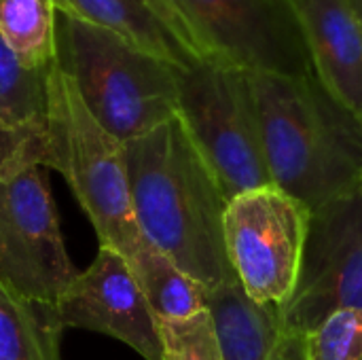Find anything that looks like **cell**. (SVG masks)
Listing matches in <instances>:
<instances>
[{
	"instance_id": "obj_1",
	"label": "cell",
	"mask_w": 362,
	"mask_h": 360,
	"mask_svg": "<svg viewBox=\"0 0 362 360\" xmlns=\"http://www.w3.org/2000/svg\"><path fill=\"white\" fill-rule=\"evenodd\" d=\"M134 216L144 240L208 293L231 282L223 219L227 197L178 117L125 142Z\"/></svg>"
},
{
	"instance_id": "obj_2",
	"label": "cell",
	"mask_w": 362,
	"mask_h": 360,
	"mask_svg": "<svg viewBox=\"0 0 362 360\" xmlns=\"http://www.w3.org/2000/svg\"><path fill=\"white\" fill-rule=\"evenodd\" d=\"M272 185L312 212L361 185L362 123L314 79L248 72Z\"/></svg>"
},
{
	"instance_id": "obj_3",
	"label": "cell",
	"mask_w": 362,
	"mask_h": 360,
	"mask_svg": "<svg viewBox=\"0 0 362 360\" xmlns=\"http://www.w3.org/2000/svg\"><path fill=\"white\" fill-rule=\"evenodd\" d=\"M55 66L93 119L121 142L176 117L180 68L57 8Z\"/></svg>"
},
{
	"instance_id": "obj_4",
	"label": "cell",
	"mask_w": 362,
	"mask_h": 360,
	"mask_svg": "<svg viewBox=\"0 0 362 360\" xmlns=\"http://www.w3.org/2000/svg\"><path fill=\"white\" fill-rule=\"evenodd\" d=\"M45 168L59 172L89 216L100 246L129 261L144 236L134 216L125 142L106 132L83 104L72 81L53 64L47 76Z\"/></svg>"
},
{
	"instance_id": "obj_5",
	"label": "cell",
	"mask_w": 362,
	"mask_h": 360,
	"mask_svg": "<svg viewBox=\"0 0 362 360\" xmlns=\"http://www.w3.org/2000/svg\"><path fill=\"white\" fill-rule=\"evenodd\" d=\"M176 117L227 202L269 187L248 72L212 59L178 70Z\"/></svg>"
},
{
	"instance_id": "obj_6",
	"label": "cell",
	"mask_w": 362,
	"mask_h": 360,
	"mask_svg": "<svg viewBox=\"0 0 362 360\" xmlns=\"http://www.w3.org/2000/svg\"><path fill=\"white\" fill-rule=\"evenodd\" d=\"M312 210L276 185L227 202L223 233L231 272L259 306L282 308L297 284Z\"/></svg>"
},
{
	"instance_id": "obj_7",
	"label": "cell",
	"mask_w": 362,
	"mask_h": 360,
	"mask_svg": "<svg viewBox=\"0 0 362 360\" xmlns=\"http://www.w3.org/2000/svg\"><path fill=\"white\" fill-rule=\"evenodd\" d=\"M202 59L244 72L312 74L286 0H165Z\"/></svg>"
},
{
	"instance_id": "obj_8",
	"label": "cell",
	"mask_w": 362,
	"mask_h": 360,
	"mask_svg": "<svg viewBox=\"0 0 362 360\" xmlns=\"http://www.w3.org/2000/svg\"><path fill=\"white\" fill-rule=\"evenodd\" d=\"M346 308L362 310L361 185L312 212L297 284L276 312L286 333L305 337Z\"/></svg>"
},
{
	"instance_id": "obj_9",
	"label": "cell",
	"mask_w": 362,
	"mask_h": 360,
	"mask_svg": "<svg viewBox=\"0 0 362 360\" xmlns=\"http://www.w3.org/2000/svg\"><path fill=\"white\" fill-rule=\"evenodd\" d=\"M76 274L45 168L0 180V282L25 299L57 306Z\"/></svg>"
},
{
	"instance_id": "obj_10",
	"label": "cell",
	"mask_w": 362,
	"mask_h": 360,
	"mask_svg": "<svg viewBox=\"0 0 362 360\" xmlns=\"http://www.w3.org/2000/svg\"><path fill=\"white\" fill-rule=\"evenodd\" d=\"M55 310L64 329L95 331L123 342L144 360H163L159 320L127 261L112 248L100 246L95 261L76 274Z\"/></svg>"
},
{
	"instance_id": "obj_11",
	"label": "cell",
	"mask_w": 362,
	"mask_h": 360,
	"mask_svg": "<svg viewBox=\"0 0 362 360\" xmlns=\"http://www.w3.org/2000/svg\"><path fill=\"white\" fill-rule=\"evenodd\" d=\"M312 74L362 123V21L352 0H286Z\"/></svg>"
},
{
	"instance_id": "obj_12",
	"label": "cell",
	"mask_w": 362,
	"mask_h": 360,
	"mask_svg": "<svg viewBox=\"0 0 362 360\" xmlns=\"http://www.w3.org/2000/svg\"><path fill=\"white\" fill-rule=\"evenodd\" d=\"M53 4L57 11L108 30L176 68L202 59L165 0H53Z\"/></svg>"
},
{
	"instance_id": "obj_13",
	"label": "cell",
	"mask_w": 362,
	"mask_h": 360,
	"mask_svg": "<svg viewBox=\"0 0 362 360\" xmlns=\"http://www.w3.org/2000/svg\"><path fill=\"white\" fill-rule=\"evenodd\" d=\"M223 360H305L303 337L284 331L276 308L255 303L240 282L206 295Z\"/></svg>"
},
{
	"instance_id": "obj_14",
	"label": "cell",
	"mask_w": 362,
	"mask_h": 360,
	"mask_svg": "<svg viewBox=\"0 0 362 360\" xmlns=\"http://www.w3.org/2000/svg\"><path fill=\"white\" fill-rule=\"evenodd\" d=\"M55 306L25 299L0 282V360H62Z\"/></svg>"
},
{
	"instance_id": "obj_15",
	"label": "cell",
	"mask_w": 362,
	"mask_h": 360,
	"mask_svg": "<svg viewBox=\"0 0 362 360\" xmlns=\"http://www.w3.org/2000/svg\"><path fill=\"white\" fill-rule=\"evenodd\" d=\"M157 320H182L206 310L208 291L148 240L127 261Z\"/></svg>"
},
{
	"instance_id": "obj_16",
	"label": "cell",
	"mask_w": 362,
	"mask_h": 360,
	"mask_svg": "<svg viewBox=\"0 0 362 360\" xmlns=\"http://www.w3.org/2000/svg\"><path fill=\"white\" fill-rule=\"evenodd\" d=\"M0 34L34 70L55 64V4L53 0H0Z\"/></svg>"
},
{
	"instance_id": "obj_17",
	"label": "cell",
	"mask_w": 362,
	"mask_h": 360,
	"mask_svg": "<svg viewBox=\"0 0 362 360\" xmlns=\"http://www.w3.org/2000/svg\"><path fill=\"white\" fill-rule=\"evenodd\" d=\"M51 70V68H49ZM19 62L0 34V119L13 125H47V76Z\"/></svg>"
},
{
	"instance_id": "obj_18",
	"label": "cell",
	"mask_w": 362,
	"mask_h": 360,
	"mask_svg": "<svg viewBox=\"0 0 362 360\" xmlns=\"http://www.w3.org/2000/svg\"><path fill=\"white\" fill-rule=\"evenodd\" d=\"M305 360H362V310L346 308L327 316L303 337Z\"/></svg>"
},
{
	"instance_id": "obj_19",
	"label": "cell",
	"mask_w": 362,
	"mask_h": 360,
	"mask_svg": "<svg viewBox=\"0 0 362 360\" xmlns=\"http://www.w3.org/2000/svg\"><path fill=\"white\" fill-rule=\"evenodd\" d=\"M163 360H223L208 308L191 318L159 320Z\"/></svg>"
},
{
	"instance_id": "obj_20",
	"label": "cell",
	"mask_w": 362,
	"mask_h": 360,
	"mask_svg": "<svg viewBox=\"0 0 362 360\" xmlns=\"http://www.w3.org/2000/svg\"><path fill=\"white\" fill-rule=\"evenodd\" d=\"M49 155L47 125H13L0 119V180L42 166Z\"/></svg>"
},
{
	"instance_id": "obj_21",
	"label": "cell",
	"mask_w": 362,
	"mask_h": 360,
	"mask_svg": "<svg viewBox=\"0 0 362 360\" xmlns=\"http://www.w3.org/2000/svg\"><path fill=\"white\" fill-rule=\"evenodd\" d=\"M354 2V8H356V13H358V17H361L362 21V0H352Z\"/></svg>"
},
{
	"instance_id": "obj_22",
	"label": "cell",
	"mask_w": 362,
	"mask_h": 360,
	"mask_svg": "<svg viewBox=\"0 0 362 360\" xmlns=\"http://www.w3.org/2000/svg\"><path fill=\"white\" fill-rule=\"evenodd\" d=\"M361 189H362V178H361Z\"/></svg>"
}]
</instances>
